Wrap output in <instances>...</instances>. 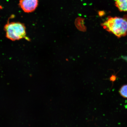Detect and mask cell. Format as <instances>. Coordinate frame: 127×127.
I'll use <instances>...</instances> for the list:
<instances>
[{
    "label": "cell",
    "mask_w": 127,
    "mask_h": 127,
    "mask_svg": "<svg viewBox=\"0 0 127 127\" xmlns=\"http://www.w3.org/2000/svg\"><path fill=\"white\" fill-rule=\"evenodd\" d=\"M101 25L106 31L118 38L127 34V17H109Z\"/></svg>",
    "instance_id": "cell-1"
},
{
    "label": "cell",
    "mask_w": 127,
    "mask_h": 127,
    "mask_svg": "<svg viewBox=\"0 0 127 127\" xmlns=\"http://www.w3.org/2000/svg\"><path fill=\"white\" fill-rule=\"evenodd\" d=\"M4 31L7 39L15 41L25 39H30L26 36V28L24 24L19 22L8 23L4 25Z\"/></svg>",
    "instance_id": "cell-2"
},
{
    "label": "cell",
    "mask_w": 127,
    "mask_h": 127,
    "mask_svg": "<svg viewBox=\"0 0 127 127\" xmlns=\"http://www.w3.org/2000/svg\"><path fill=\"white\" fill-rule=\"evenodd\" d=\"M38 4V0H20L19 5L24 12L30 13L36 10Z\"/></svg>",
    "instance_id": "cell-3"
},
{
    "label": "cell",
    "mask_w": 127,
    "mask_h": 127,
    "mask_svg": "<svg viewBox=\"0 0 127 127\" xmlns=\"http://www.w3.org/2000/svg\"><path fill=\"white\" fill-rule=\"evenodd\" d=\"M116 7L120 12L127 11V0H115Z\"/></svg>",
    "instance_id": "cell-4"
},
{
    "label": "cell",
    "mask_w": 127,
    "mask_h": 127,
    "mask_svg": "<svg viewBox=\"0 0 127 127\" xmlns=\"http://www.w3.org/2000/svg\"><path fill=\"white\" fill-rule=\"evenodd\" d=\"M119 93L123 97L127 98V85H123L120 88Z\"/></svg>",
    "instance_id": "cell-5"
},
{
    "label": "cell",
    "mask_w": 127,
    "mask_h": 127,
    "mask_svg": "<svg viewBox=\"0 0 127 127\" xmlns=\"http://www.w3.org/2000/svg\"><path fill=\"white\" fill-rule=\"evenodd\" d=\"M117 77H116V76L114 75H112L110 77V80L111 81L114 82L115 81Z\"/></svg>",
    "instance_id": "cell-6"
}]
</instances>
